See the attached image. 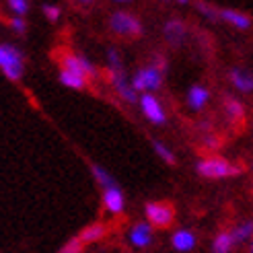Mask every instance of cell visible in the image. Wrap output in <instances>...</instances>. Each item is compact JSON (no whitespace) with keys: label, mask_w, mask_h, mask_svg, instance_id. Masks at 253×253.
<instances>
[{"label":"cell","mask_w":253,"mask_h":253,"mask_svg":"<svg viewBox=\"0 0 253 253\" xmlns=\"http://www.w3.org/2000/svg\"><path fill=\"white\" fill-rule=\"evenodd\" d=\"M0 68L10 83H17L25 72V58L21 49L12 43H0Z\"/></svg>","instance_id":"obj_1"},{"label":"cell","mask_w":253,"mask_h":253,"mask_svg":"<svg viewBox=\"0 0 253 253\" xmlns=\"http://www.w3.org/2000/svg\"><path fill=\"white\" fill-rule=\"evenodd\" d=\"M109 29L120 37H136L142 33V23L128 10H116L109 17Z\"/></svg>","instance_id":"obj_2"},{"label":"cell","mask_w":253,"mask_h":253,"mask_svg":"<svg viewBox=\"0 0 253 253\" xmlns=\"http://www.w3.org/2000/svg\"><path fill=\"white\" fill-rule=\"evenodd\" d=\"M196 171L202 177H208V179H222V177H231V175L239 173V169L233 167L231 163L226 159H222V157H206V159H202L196 165Z\"/></svg>","instance_id":"obj_3"},{"label":"cell","mask_w":253,"mask_h":253,"mask_svg":"<svg viewBox=\"0 0 253 253\" xmlns=\"http://www.w3.org/2000/svg\"><path fill=\"white\" fill-rule=\"evenodd\" d=\"M132 84L136 91H142V93H153L157 88H161L163 84V68L159 64H148V66H142L134 74L132 79Z\"/></svg>","instance_id":"obj_4"},{"label":"cell","mask_w":253,"mask_h":253,"mask_svg":"<svg viewBox=\"0 0 253 253\" xmlns=\"http://www.w3.org/2000/svg\"><path fill=\"white\" fill-rule=\"evenodd\" d=\"M144 214L146 222L157 226V229H167L175 218V208L171 206V202H148Z\"/></svg>","instance_id":"obj_5"},{"label":"cell","mask_w":253,"mask_h":253,"mask_svg":"<svg viewBox=\"0 0 253 253\" xmlns=\"http://www.w3.org/2000/svg\"><path fill=\"white\" fill-rule=\"evenodd\" d=\"M62 62V70H68L77 77H83V79H95L97 77V68L88 62L84 56H79V54H72V52H66L64 56L60 58Z\"/></svg>","instance_id":"obj_6"},{"label":"cell","mask_w":253,"mask_h":253,"mask_svg":"<svg viewBox=\"0 0 253 253\" xmlns=\"http://www.w3.org/2000/svg\"><path fill=\"white\" fill-rule=\"evenodd\" d=\"M140 109L142 113L148 118V122H153L155 126H163L167 120L165 116V109H163L161 101L153 95V93H142L140 95Z\"/></svg>","instance_id":"obj_7"},{"label":"cell","mask_w":253,"mask_h":253,"mask_svg":"<svg viewBox=\"0 0 253 253\" xmlns=\"http://www.w3.org/2000/svg\"><path fill=\"white\" fill-rule=\"evenodd\" d=\"M111 84H113L116 93L126 101V103H140V99H138V91L134 88V84L128 79H126L124 72L111 74Z\"/></svg>","instance_id":"obj_8"},{"label":"cell","mask_w":253,"mask_h":253,"mask_svg":"<svg viewBox=\"0 0 253 253\" xmlns=\"http://www.w3.org/2000/svg\"><path fill=\"white\" fill-rule=\"evenodd\" d=\"M130 243L138 249H146L150 243H153V224L142 220V222H136L132 229H130Z\"/></svg>","instance_id":"obj_9"},{"label":"cell","mask_w":253,"mask_h":253,"mask_svg":"<svg viewBox=\"0 0 253 253\" xmlns=\"http://www.w3.org/2000/svg\"><path fill=\"white\" fill-rule=\"evenodd\" d=\"M101 200H103V208L111 214H122L124 212V206H126V200H124V192L120 189V185L116 187H109V189H103L101 194Z\"/></svg>","instance_id":"obj_10"},{"label":"cell","mask_w":253,"mask_h":253,"mask_svg":"<svg viewBox=\"0 0 253 253\" xmlns=\"http://www.w3.org/2000/svg\"><path fill=\"white\" fill-rule=\"evenodd\" d=\"M208 99H210V91H208V86H204V84H194L185 95L187 107L194 109V111L204 109L206 103H208Z\"/></svg>","instance_id":"obj_11"},{"label":"cell","mask_w":253,"mask_h":253,"mask_svg":"<svg viewBox=\"0 0 253 253\" xmlns=\"http://www.w3.org/2000/svg\"><path fill=\"white\" fill-rule=\"evenodd\" d=\"M198 243V237L194 231H187V229H179V231H175L173 237H171V245L175 251H181V253H187V251H192Z\"/></svg>","instance_id":"obj_12"},{"label":"cell","mask_w":253,"mask_h":253,"mask_svg":"<svg viewBox=\"0 0 253 253\" xmlns=\"http://www.w3.org/2000/svg\"><path fill=\"white\" fill-rule=\"evenodd\" d=\"M163 37L167 40L169 45H179L185 37V25L179 19H169L163 27Z\"/></svg>","instance_id":"obj_13"},{"label":"cell","mask_w":253,"mask_h":253,"mask_svg":"<svg viewBox=\"0 0 253 253\" xmlns=\"http://www.w3.org/2000/svg\"><path fill=\"white\" fill-rule=\"evenodd\" d=\"M220 19L235 29H249L251 27V17L241 10H235V8H220Z\"/></svg>","instance_id":"obj_14"},{"label":"cell","mask_w":253,"mask_h":253,"mask_svg":"<svg viewBox=\"0 0 253 253\" xmlns=\"http://www.w3.org/2000/svg\"><path fill=\"white\" fill-rule=\"evenodd\" d=\"M231 83L237 91L241 93H251L253 91V74L243 70V68H233L231 70Z\"/></svg>","instance_id":"obj_15"},{"label":"cell","mask_w":253,"mask_h":253,"mask_svg":"<svg viewBox=\"0 0 253 253\" xmlns=\"http://www.w3.org/2000/svg\"><path fill=\"white\" fill-rule=\"evenodd\" d=\"M105 233H107L105 224H101V222H93V224H88L86 229H83V231H81L79 239H81V241H83L84 245H88V243H95V241H99V239H103V237H105Z\"/></svg>","instance_id":"obj_16"},{"label":"cell","mask_w":253,"mask_h":253,"mask_svg":"<svg viewBox=\"0 0 253 253\" xmlns=\"http://www.w3.org/2000/svg\"><path fill=\"white\" fill-rule=\"evenodd\" d=\"M231 235H233L235 245H241V243L249 241V239H253V220H245V222L235 224Z\"/></svg>","instance_id":"obj_17"},{"label":"cell","mask_w":253,"mask_h":253,"mask_svg":"<svg viewBox=\"0 0 253 253\" xmlns=\"http://www.w3.org/2000/svg\"><path fill=\"white\" fill-rule=\"evenodd\" d=\"M235 247V241H233V235L231 231H222L214 237L212 241V253H231V249Z\"/></svg>","instance_id":"obj_18"},{"label":"cell","mask_w":253,"mask_h":253,"mask_svg":"<svg viewBox=\"0 0 253 253\" xmlns=\"http://www.w3.org/2000/svg\"><path fill=\"white\" fill-rule=\"evenodd\" d=\"M224 109H226V116L231 118V122H243L245 118V113H243V105L239 103L237 99H231V97H226L224 99Z\"/></svg>","instance_id":"obj_19"},{"label":"cell","mask_w":253,"mask_h":253,"mask_svg":"<svg viewBox=\"0 0 253 253\" xmlns=\"http://www.w3.org/2000/svg\"><path fill=\"white\" fill-rule=\"evenodd\" d=\"M60 83L64 84V86H68V88H74V91H81V88L86 86V79L77 77V74H72L68 70H62L60 72Z\"/></svg>","instance_id":"obj_20"},{"label":"cell","mask_w":253,"mask_h":253,"mask_svg":"<svg viewBox=\"0 0 253 253\" xmlns=\"http://www.w3.org/2000/svg\"><path fill=\"white\" fill-rule=\"evenodd\" d=\"M91 169H93V175H95V179H97V183L103 187V189H109V187H116L118 183H116V179L101 167V165H95V163H91Z\"/></svg>","instance_id":"obj_21"},{"label":"cell","mask_w":253,"mask_h":253,"mask_svg":"<svg viewBox=\"0 0 253 253\" xmlns=\"http://www.w3.org/2000/svg\"><path fill=\"white\" fill-rule=\"evenodd\" d=\"M107 62H109V72H111V74H120V72H124L122 58H120V54H118V49H116V47H109V52H107Z\"/></svg>","instance_id":"obj_22"},{"label":"cell","mask_w":253,"mask_h":253,"mask_svg":"<svg viewBox=\"0 0 253 253\" xmlns=\"http://www.w3.org/2000/svg\"><path fill=\"white\" fill-rule=\"evenodd\" d=\"M153 150H155V153H157L163 161H165V163H169V165H175V157H173V153H171V150H169L165 144H163V142L153 140Z\"/></svg>","instance_id":"obj_23"},{"label":"cell","mask_w":253,"mask_h":253,"mask_svg":"<svg viewBox=\"0 0 253 253\" xmlns=\"http://www.w3.org/2000/svg\"><path fill=\"white\" fill-rule=\"evenodd\" d=\"M4 23H6V27L10 31H15L17 35H23L25 31H27V23H25L23 17H8Z\"/></svg>","instance_id":"obj_24"},{"label":"cell","mask_w":253,"mask_h":253,"mask_svg":"<svg viewBox=\"0 0 253 253\" xmlns=\"http://www.w3.org/2000/svg\"><path fill=\"white\" fill-rule=\"evenodd\" d=\"M6 6H8V10L15 17H23L25 12L29 10V2H27V0H8Z\"/></svg>","instance_id":"obj_25"},{"label":"cell","mask_w":253,"mask_h":253,"mask_svg":"<svg viewBox=\"0 0 253 253\" xmlns=\"http://www.w3.org/2000/svg\"><path fill=\"white\" fill-rule=\"evenodd\" d=\"M198 10H200L208 21H218V19H220V10H218V8H214V6H210V4L200 2V4H198Z\"/></svg>","instance_id":"obj_26"},{"label":"cell","mask_w":253,"mask_h":253,"mask_svg":"<svg viewBox=\"0 0 253 253\" xmlns=\"http://www.w3.org/2000/svg\"><path fill=\"white\" fill-rule=\"evenodd\" d=\"M83 247H84V243L81 241L79 237H72L70 241L60 249V253H83Z\"/></svg>","instance_id":"obj_27"},{"label":"cell","mask_w":253,"mask_h":253,"mask_svg":"<svg viewBox=\"0 0 253 253\" xmlns=\"http://www.w3.org/2000/svg\"><path fill=\"white\" fill-rule=\"evenodd\" d=\"M43 15H45V19L47 21H58L60 19V8L58 6H54V4H43Z\"/></svg>","instance_id":"obj_28"},{"label":"cell","mask_w":253,"mask_h":253,"mask_svg":"<svg viewBox=\"0 0 253 253\" xmlns=\"http://www.w3.org/2000/svg\"><path fill=\"white\" fill-rule=\"evenodd\" d=\"M249 253H253V239H251V247H249Z\"/></svg>","instance_id":"obj_29"}]
</instances>
